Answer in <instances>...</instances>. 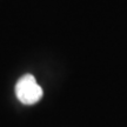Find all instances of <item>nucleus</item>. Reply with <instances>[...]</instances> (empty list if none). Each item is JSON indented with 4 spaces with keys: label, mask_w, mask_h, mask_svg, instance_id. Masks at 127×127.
Here are the masks:
<instances>
[{
    "label": "nucleus",
    "mask_w": 127,
    "mask_h": 127,
    "mask_svg": "<svg viewBox=\"0 0 127 127\" xmlns=\"http://www.w3.org/2000/svg\"><path fill=\"white\" fill-rule=\"evenodd\" d=\"M15 95L20 102L25 105L36 104L42 96V88L32 74L20 78L15 85Z\"/></svg>",
    "instance_id": "1"
}]
</instances>
